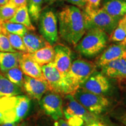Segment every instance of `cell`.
<instances>
[{"label":"cell","mask_w":126,"mask_h":126,"mask_svg":"<svg viewBox=\"0 0 126 126\" xmlns=\"http://www.w3.org/2000/svg\"><path fill=\"white\" fill-rule=\"evenodd\" d=\"M58 19L60 37L76 46L86 32L83 12L76 6L68 5L59 12Z\"/></svg>","instance_id":"6da1fadb"},{"label":"cell","mask_w":126,"mask_h":126,"mask_svg":"<svg viewBox=\"0 0 126 126\" xmlns=\"http://www.w3.org/2000/svg\"><path fill=\"white\" fill-rule=\"evenodd\" d=\"M30 108L27 96H6L0 97V113L4 122L16 123L26 116Z\"/></svg>","instance_id":"7a4b0ae2"},{"label":"cell","mask_w":126,"mask_h":126,"mask_svg":"<svg viewBox=\"0 0 126 126\" xmlns=\"http://www.w3.org/2000/svg\"><path fill=\"white\" fill-rule=\"evenodd\" d=\"M96 71L94 63L82 59H77L72 63L70 70L64 77L67 94L73 95L81 85Z\"/></svg>","instance_id":"3957f363"},{"label":"cell","mask_w":126,"mask_h":126,"mask_svg":"<svg viewBox=\"0 0 126 126\" xmlns=\"http://www.w3.org/2000/svg\"><path fill=\"white\" fill-rule=\"evenodd\" d=\"M108 40L109 35L105 32L96 29L88 30L76 45V50L83 56L93 57L106 47Z\"/></svg>","instance_id":"277c9868"},{"label":"cell","mask_w":126,"mask_h":126,"mask_svg":"<svg viewBox=\"0 0 126 126\" xmlns=\"http://www.w3.org/2000/svg\"><path fill=\"white\" fill-rule=\"evenodd\" d=\"M83 14L85 23L86 31L99 29L110 34L117 26L120 19L109 15L102 8H90L85 7Z\"/></svg>","instance_id":"5b68a950"},{"label":"cell","mask_w":126,"mask_h":126,"mask_svg":"<svg viewBox=\"0 0 126 126\" xmlns=\"http://www.w3.org/2000/svg\"><path fill=\"white\" fill-rule=\"evenodd\" d=\"M66 103L63 109L67 122L71 126H82L96 122L95 115L88 111L82 105L75 100L71 94H67Z\"/></svg>","instance_id":"8992f818"},{"label":"cell","mask_w":126,"mask_h":126,"mask_svg":"<svg viewBox=\"0 0 126 126\" xmlns=\"http://www.w3.org/2000/svg\"><path fill=\"white\" fill-rule=\"evenodd\" d=\"M72 96L88 111L94 115L99 114L105 111L109 103L108 99L102 94H94L81 88H79Z\"/></svg>","instance_id":"52a82bcc"},{"label":"cell","mask_w":126,"mask_h":126,"mask_svg":"<svg viewBox=\"0 0 126 126\" xmlns=\"http://www.w3.org/2000/svg\"><path fill=\"white\" fill-rule=\"evenodd\" d=\"M39 31L42 36L53 46L59 40L57 19L52 11H46L41 14L39 19Z\"/></svg>","instance_id":"ba28073f"},{"label":"cell","mask_w":126,"mask_h":126,"mask_svg":"<svg viewBox=\"0 0 126 126\" xmlns=\"http://www.w3.org/2000/svg\"><path fill=\"white\" fill-rule=\"evenodd\" d=\"M42 70L50 91L57 94H67L64 79L57 69L54 63L51 62L42 66Z\"/></svg>","instance_id":"9c48e42d"},{"label":"cell","mask_w":126,"mask_h":126,"mask_svg":"<svg viewBox=\"0 0 126 126\" xmlns=\"http://www.w3.org/2000/svg\"><path fill=\"white\" fill-rule=\"evenodd\" d=\"M41 108L44 111L55 120H59L63 116V101L59 94L51 92L40 100Z\"/></svg>","instance_id":"30bf717a"},{"label":"cell","mask_w":126,"mask_h":126,"mask_svg":"<svg viewBox=\"0 0 126 126\" xmlns=\"http://www.w3.org/2000/svg\"><path fill=\"white\" fill-rule=\"evenodd\" d=\"M110 87L109 82L103 74L94 71L80 85L79 88L94 94H102Z\"/></svg>","instance_id":"8fae6325"},{"label":"cell","mask_w":126,"mask_h":126,"mask_svg":"<svg viewBox=\"0 0 126 126\" xmlns=\"http://www.w3.org/2000/svg\"><path fill=\"white\" fill-rule=\"evenodd\" d=\"M54 49L55 56L53 62L64 78L72 64L71 51L69 47L61 44L56 45Z\"/></svg>","instance_id":"7c38bea8"},{"label":"cell","mask_w":126,"mask_h":126,"mask_svg":"<svg viewBox=\"0 0 126 126\" xmlns=\"http://www.w3.org/2000/svg\"><path fill=\"white\" fill-rule=\"evenodd\" d=\"M23 88L30 97L37 100H40L43 94L49 90L46 81L32 78L25 75Z\"/></svg>","instance_id":"4fadbf2b"},{"label":"cell","mask_w":126,"mask_h":126,"mask_svg":"<svg viewBox=\"0 0 126 126\" xmlns=\"http://www.w3.org/2000/svg\"><path fill=\"white\" fill-rule=\"evenodd\" d=\"M122 58L126 59V45L124 42L111 45L97 59L98 67H103L110 61Z\"/></svg>","instance_id":"5bb4252c"},{"label":"cell","mask_w":126,"mask_h":126,"mask_svg":"<svg viewBox=\"0 0 126 126\" xmlns=\"http://www.w3.org/2000/svg\"><path fill=\"white\" fill-rule=\"evenodd\" d=\"M19 66L23 73L26 76L40 80H45L42 67L31 59L28 56V53H22Z\"/></svg>","instance_id":"9a60e30c"},{"label":"cell","mask_w":126,"mask_h":126,"mask_svg":"<svg viewBox=\"0 0 126 126\" xmlns=\"http://www.w3.org/2000/svg\"><path fill=\"white\" fill-rule=\"evenodd\" d=\"M102 72L107 77L117 79H126V59L111 61L102 67Z\"/></svg>","instance_id":"2e32d148"},{"label":"cell","mask_w":126,"mask_h":126,"mask_svg":"<svg viewBox=\"0 0 126 126\" xmlns=\"http://www.w3.org/2000/svg\"><path fill=\"white\" fill-rule=\"evenodd\" d=\"M22 39L27 53H34L50 45L42 36L28 31L23 36Z\"/></svg>","instance_id":"e0dca14e"},{"label":"cell","mask_w":126,"mask_h":126,"mask_svg":"<svg viewBox=\"0 0 126 126\" xmlns=\"http://www.w3.org/2000/svg\"><path fill=\"white\" fill-rule=\"evenodd\" d=\"M101 8L113 18L121 19L126 15V1L124 0H105Z\"/></svg>","instance_id":"ac0fdd59"},{"label":"cell","mask_w":126,"mask_h":126,"mask_svg":"<svg viewBox=\"0 0 126 126\" xmlns=\"http://www.w3.org/2000/svg\"><path fill=\"white\" fill-rule=\"evenodd\" d=\"M28 56L39 65L43 66L54 61L55 53L54 47L48 45L34 53H28Z\"/></svg>","instance_id":"d6986e66"},{"label":"cell","mask_w":126,"mask_h":126,"mask_svg":"<svg viewBox=\"0 0 126 126\" xmlns=\"http://www.w3.org/2000/svg\"><path fill=\"white\" fill-rule=\"evenodd\" d=\"M21 54L19 52H0V71L4 72L19 67Z\"/></svg>","instance_id":"ffe728a7"},{"label":"cell","mask_w":126,"mask_h":126,"mask_svg":"<svg viewBox=\"0 0 126 126\" xmlns=\"http://www.w3.org/2000/svg\"><path fill=\"white\" fill-rule=\"evenodd\" d=\"M9 21L22 25L27 28L28 31H34L35 30V28L32 23L27 5H23L17 8L15 15Z\"/></svg>","instance_id":"44dd1931"},{"label":"cell","mask_w":126,"mask_h":126,"mask_svg":"<svg viewBox=\"0 0 126 126\" xmlns=\"http://www.w3.org/2000/svg\"><path fill=\"white\" fill-rule=\"evenodd\" d=\"M22 93V88L14 84L0 74V97L6 96H14Z\"/></svg>","instance_id":"7402d4cb"},{"label":"cell","mask_w":126,"mask_h":126,"mask_svg":"<svg viewBox=\"0 0 126 126\" xmlns=\"http://www.w3.org/2000/svg\"><path fill=\"white\" fill-rule=\"evenodd\" d=\"M126 38V15L120 19L117 26L109 35V40L119 43L124 42Z\"/></svg>","instance_id":"603a6c76"},{"label":"cell","mask_w":126,"mask_h":126,"mask_svg":"<svg viewBox=\"0 0 126 126\" xmlns=\"http://www.w3.org/2000/svg\"><path fill=\"white\" fill-rule=\"evenodd\" d=\"M2 74H4L3 75L9 81L22 89L24 82V75L19 67L13 68L7 71L2 72Z\"/></svg>","instance_id":"cb8c5ba5"},{"label":"cell","mask_w":126,"mask_h":126,"mask_svg":"<svg viewBox=\"0 0 126 126\" xmlns=\"http://www.w3.org/2000/svg\"><path fill=\"white\" fill-rule=\"evenodd\" d=\"M2 31L9 33L16 34L22 37L28 31L25 26L19 23L11 22L10 21L2 22Z\"/></svg>","instance_id":"d4e9b609"},{"label":"cell","mask_w":126,"mask_h":126,"mask_svg":"<svg viewBox=\"0 0 126 126\" xmlns=\"http://www.w3.org/2000/svg\"><path fill=\"white\" fill-rule=\"evenodd\" d=\"M28 12L31 18L35 22L40 19L42 14L43 0H28Z\"/></svg>","instance_id":"484cf974"},{"label":"cell","mask_w":126,"mask_h":126,"mask_svg":"<svg viewBox=\"0 0 126 126\" xmlns=\"http://www.w3.org/2000/svg\"><path fill=\"white\" fill-rule=\"evenodd\" d=\"M16 9L17 7L9 1L6 4L0 6V19L2 22L10 20L15 15Z\"/></svg>","instance_id":"4316f807"},{"label":"cell","mask_w":126,"mask_h":126,"mask_svg":"<svg viewBox=\"0 0 126 126\" xmlns=\"http://www.w3.org/2000/svg\"><path fill=\"white\" fill-rule=\"evenodd\" d=\"M2 33L7 36V37L9 39L11 45L15 50L16 51L19 50V51L22 52H27L24 43L23 42L22 37L16 35V34L9 33L4 31H2Z\"/></svg>","instance_id":"83f0119b"},{"label":"cell","mask_w":126,"mask_h":126,"mask_svg":"<svg viewBox=\"0 0 126 126\" xmlns=\"http://www.w3.org/2000/svg\"><path fill=\"white\" fill-rule=\"evenodd\" d=\"M0 52H17L11 46L7 36L3 33L0 34Z\"/></svg>","instance_id":"f1b7e54d"},{"label":"cell","mask_w":126,"mask_h":126,"mask_svg":"<svg viewBox=\"0 0 126 126\" xmlns=\"http://www.w3.org/2000/svg\"><path fill=\"white\" fill-rule=\"evenodd\" d=\"M78 8H85L86 2V0H64Z\"/></svg>","instance_id":"f546056e"},{"label":"cell","mask_w":126,"mask_h":126,"mask_svg":"<svg viewBox=\"0 0 126 126\" xmlns=\"http://www.w3.org/2000/svg\"><path fill=\"white\" fill-rule=\"evenodd\" d=\"M86 4L85 7L90 8H98L100 5V0H86Z\"/></svg>","instance_id":"4dcf8cb0"},{"label":"cell","mask_w":126,"mask_h":126,"mask_svg":"<svg viewBox=\"0 0 126 126\" xmlns=\"http://www.w3.org/2000/svg\"><path fill=\"white\" fill-rule=\"evenodd\" d=\"M10 2L15 5L17 8L23 5H27L28 0H9Z\"/></svg>","instance_id":"1f68e13d"},{"label":"cell","mask_w":126,"mask_h":126,"mask_svg":"<svg viewBox=\"0 0 126 126\" xmlns=\"http://www.w3.org/2000/svg\"><path fill=\"white\" fill-rule=\"evenodd\" d=\"M119 120L124 125L126 126V113H124V114L121 115L119 117Z\"/></svg>","instance_id":"d6a6232c"},{"label":"cell","mask_w":126,"mask_h":126,"mask_svg":"<svg viewBox=\"0 0 126 126\" xmlns=\"http://www.w3.org/2000/svg\"><path fill=\"white\" fill-rule=\"evenodd\" d=\"M59 126H71L68 123L63 119L59 120Z\"/></svg>","instance_id":"836d02e7"},{"label":"cell","mask_w":126,"mask_h":126,"mask_svg":"<svg viewBox=\"0 0 126 126\" xmlns=\"http://www.w3.org/2000/svg\"><path fill=\"white\" fill-rule=\"evenodd\" d=\"M0 126H16V123L4 122V123L1 124Z\"/></svg>","instance_id":"e575fe53"},{"label":"cell","mask_w":126,"mask_h":126,"mask_svg":"<svg viewBox=\"0 0 126 126\" xmlns=\"http://www.w3.org/2000/svg\"><path fill=\"white\" fill-rule=\"evenodd\" d=\"M90 124L92 126H108L105 125V124L102 123L98 122H94V123H90Z\"/></svg>","instance_id":"d590c367"},{"label":"cell","mask_w":126,"mask_h":126,"mask_svg":"<svg viewBox=\"0 0 126 126\" xmlns=\"http://www.w3.org/2000/svg\"><path fill=\"white\" fill-rule=\"evenodd\" d=\"M9 0H0V6H2L3 5L7 4L9 2Z\"/></svg>","instance_id":"8d00e7d4"},{"label":"cell","mask_w":126,"mask_h":126,"mask_svg":"<svg viewBox=\"0 0 126 126\" xmlns=\"http://www.w3.org/2000/svg\"><path fill=\"white\" fill-rule=\"evenodd\" d=\"M4 123V119H3V117H2V114H1V113H0V125H1V124Z\"/></svg>","instance_id":"74e56055"},{"label":"cell","mask_w":126,"mask_h":126,"mask_svg":"<svg viewBox=\"0 0 126 126\" xmlns=\"http://www.w3.org/2000/svg\"><path fill=\"white\" fill-rule=\"evenodd\" d=\"M2 20L0 19V34L2 33Z\"/></svg>","instance_id":"f35d334b"},{"label":"cell","mask_w":126,"mask_h":126,"mask_svg":"<svg viewBox=\"0 0 126 126\" xmlns=\"http://www.w3.org/2000/svg\"><path fill=\"white\" fill-rule=\"evenodd\" d=\"M55 0H45V2H48V3H52L53 2H54Z\"/></svg>","instance_id":"ab89813d"},{"label":"cell","mask_w":126,"mask_h":126,"mask_svg":"<svg viewBox=\"0 0 126 126\" xmlns=\"http://www.w3.org/2000/svg\"><path fill=\"white\" fill-rule=\"evenodd\" d=\"M86 126H91L90 124H86Z\"/></svg>","instance_id":"60d3db41"},{"label":"cell","mask_w":126,"mask_h":126,"mask_svg":"<svg viewBox=\"0 0 126 126\" xmlns=\"http://www.w3.org/2000/svg\"><path fill=\"white\" fill-rule=\"evenodd\" d=\"M124 42H125V43H126V39L125 40H124Z\"/></svg>","instance_id":"b9f144b4"},{"label":"cell","mask_w":126,"mask_h":126,"mask_svg":"<svg viewBox=\"0 0 126 126\" xmlns=\"http://www.w3.org/2000/svg\"><path fill=\"white\" fill-rule=\"evenodd\" d=\"M124 1H126V0H124Z\"/></svg>","instance_id":"7bdbcfd3"},{"label":"cell","mask_w":126,"mask_h":126,"mask_svg":"<svg viewBox=\"0 0 126 126\" xmlns=\"http://www.w3.org/2000/svg\"></svg>","instance_id":"ee69618b"}]
</instances>
